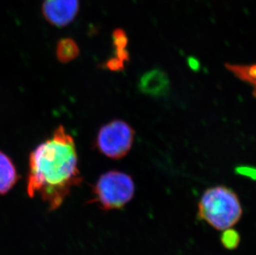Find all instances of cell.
Here are the masks:
<instances>
[{"label":"cell","instance_id":"obj_2","mask_svg":"<svg viewBox=\"0 0 256 255\" xmlns=\"http://www.w3.org/2000/svg\"><path fill=\"white\" fill-rule=\"evenodd\" d=\"M242 213L238 196L226 186L208 188L199 200L198 219L218 230H226L234 226L240 219Z\"/></svg>","mask_w":256,"mask_h":255},{"label":"cell","instance_id":"obj_5","mask_svg":"<svg viewBox=\"0 0 256 255\" xmlns=\"http://www.w3.org/2000/svg\"><path fill=\"white\" fill-rule=\"evenodd\" d=\"M79 0H45L42 5L44 17L52 24L64 26L78 14Z\"/></svg>","mask_w":256,"mask_h":255},{"label":"cell","instance_id":"obj_12","mask_svg":"<svg viewBox=\"0 0 256 255\" xmlns=\"http://www.w3.org/2000/svg\"><path fill=\"white\" fill-rule=\"evenodd\" d=\"M236 174L240 176H246L252 180H256V168L250 166H239L234 169Z\"/></svg>","mask_w":256,"mask_h":255},{"label":"cell","instance_id":"obj_4","mask_svg":"<svg viewBox=\"0 0 256 255\" xmlns=\"http://www.w3.org/2000/svg\"><path fill=\"white\" fill-rule=\"evenodd\" d=\"M134 134L133 128L126 121L114 120L100 128L97 135V148L110 158H122L130 151Z\"/></svg>","mask_w":256,"mask_h":255},{"label":"cell","instance_id":"obj_7","mask_svg":"<svg viewBox=\"0 0 256 255\" xmlns=\"http://www.w3.org/2000/svg\"><path fill=\"white\" fill-rule=\"evenodd\" d=\"M18 180V172L12 160L0 152V195L10 192Z\"/></svg>","mask_w":256,"mask_h":255},{"label":"cell","instance_id":"obj_3","mask_svg":"<svg viewBox=\"0 0 256 255\" xmlns=\"http://www.w3.org/2000/svg\"><path fill=\"white\" fill-rule=\"evenodd\" d=\"M136 185L132 176L120 171H110L100 176L93 188L92 202L104 210L123 208L133 199Z\"/></svg>","mask_w":256,"mask_h":255},{"label":"cell","instance_id":"obj_10","mask_svg":"<svg viewBox=\"0 0 256 255\" xmlns=\"http://www.w3.org/2000/svg\"><path fill=\"white\" fill-rule=\"evenodd\" d=\"M114 44L116 46V58L121 62H126L128 59V53L126 51V46L128 42V39L126 34L122 30H116L113 34Z\"/></svg>","mask_w":256,"mask_h":255},{"label":"cell","instance_id":"obj_6","mask_svg":"<svg viewBox=\"0 0 256 255\" xmlns=\"http://www.w3.org/2000/svg\"><path fill=\"white\" fill-rule=\"evenodd\" d=\"M138 88L142 94L161 98L170 93V80L167 73L156 68L145 72L140 77Z\"/></svg>","mask_w":256,"mask_h":255},{"label":"cell","instance_id":"obj_9","mask_svg":"<svg viewBox=\"0 0 256 255\" xmlns=\"http://www.w3.org/2000/svg\"><path fill=\"white\" fill-rule=\"evenodd\" d=\"M79 54L78 44L70 38L60 40L58 44L56 56L60 62H69L74 60Z\"/></svg>","mask_w":256,"mask_h":255},{"label":"cell","instance_id":"obj_13","mask_svg":"<svg viewBox=\"0 0 256 255\" xmlns=\"http://www.w3.org/2000/svg\"><path fill=\"white\" fill-rule=\"evenodd\" d=\"M123 62L118 60V58H112V60H110L107 62V68L112 70H123L124 68V64Z\"/></svg>","mask_w":256,"mask_h":255},{"label":"cell","instance_id":"obj_8","mask_svg":"<svg viewBox=\"0 0 256 255\" xmlns=\"http://www.w3.org/2000/svg\"><path fill=\"white\" fill-rule=\"evenodd\" d=\"M226 68L234 76L246 82L253 88L252 94L256 98V64L254 65H234L226 64Z\"/></svg>","mask_w":256,"mask_h":255},{"label":"cell","instance_id":"obj_11","mask_svg":"<svg viewBox=\"0 0 256 255\" xmlns=\"http://www.w3.org/2000/svg\"><path fill=\"white\" fill-rule=\"evenodd\" d=\"M222 243L225 248L234 250L239 246L240 236L234 230H226L222 236Z\"/></svg>","mask_w":256,"mask_h":255},{"label":"cell","instance_id":"obj_1","mask_svg":"<svg viewBox=\"0 0 256 255\" xmlns=\"http://www.w3.org/2000/svg\"><path fill=\"white\" fill-rule=\"evenodd\" d=\"M80 182L75 142L59 126L30 154L28 193L31 198L40 196L49 209H56Z\"/></svg>","mask_w":256,"mask_h":255}]
</instances>
